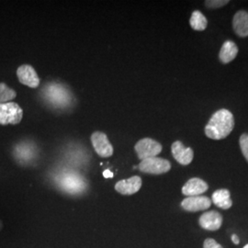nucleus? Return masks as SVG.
<instances>
[{
	"instance_id": "f03ea898",
	"label": "nucleus",
	"mask_w": 248,
	"mask_h": 248,
	"mask_svg": "<svg viewBox=\"0 0 248 248\" xmlns=\"http://www.w3.org/2000/svg\"><path fill=\"white\" fill-rule=\"evenodd\" d=\"M23 118V109L15 102H8L0 105V124H18Z\"/></svg>"
},
{
	"instance_id": "f3484780",
	"label": "nucleus",
	"mask_w": 248,
	"mask_h": 248,
	"mask_svg": "<svg viewBox=\"0 0 248 248\" xmlns=\"http://www.w3.org/2000/svg\"><path fill=\"white\" fill-rule=\"evenodd\" d=\"M16 97L17 93L14 89L9 88L5 83H0V105L11 102Z\"/></svg>"
},
{
	"instance_id": "4468645a",
	"label": "nucleus",
	"mask_w": 248,
	"mask_h": 248,
	"mask_svg": "<svg viewBox=\"0 0 248 248\" xmlns=\"http://www.w3.org/2000/svg\"><path fill=\"white\" fill-rule=\"evenodd\" d=\"M213 203L222 210H228L232 205L231 200L230 191L226 188H222L214 191L212 197Z\"/></svg>"
},
{
	"instance_id": "423d86ee",
	"label": "nucleus",
	"mask_w": 248,
	"mask_h": 248,
	"mask_svg": "<svg viewBox=\"0 0 248 248\" xmlns=\"http://www.w3.org/2000/svg\"><path fill=\"white\" fill-rule=\"evenodd\" d=\"M19 82L31 89H36L40 86V78L36 73L35 69L30 64H22L20 65L17 70Z\"/></svg>"
},
{
	"instance_id": "6e6552de",
	"label": "nucleus",
	"mask_w": 248,
	"mask_h": 248,
	"mask_svg": "<svg viewBox=\"0 0 248 248\" xmlns=\"http://www.w3.org/2000/svg\"><path fill=\"white\" fill-rule=\"evenodd\" d=\"M171 151L174 158L182 166L189 165L194 157L193 150L190 147H186L180 141L172 143Z\"/></svg>"
},
{
	"instance_id": "aec40b11",
	"label": "nucleus",
	"mask_w": 248,
	"mask_h": 248,
	"mask_svg": "<svg viewBox=\"0 0 248 248\" xmlns=\"http://www.w3.org/2000/svg\"><path fill=\"white\" fill-rule=\"evenodd\" d=\"M203 248H223L213 238H208L204 241Z\"/></svg>"
},
{
	"instance_id": "6ab92c4d",
	"label": "nucleus",
	"mask_w": 248,
	"mask_h": 248,
	"mask_svg": "<svg viewBox=\"0 0 248 248\" xmlns=\"http://www.w3.org/2000/svg\"><path fill=\"white\" fill-rule=\"evenodd\" d=\"M228 3H229L228 0H207V1H205L206 7L210 8V9H218V8L225 6Z\"/></svg>"
},
{
	"instance_id": "4be33fe9",
	"label": "nucleus",
	"mask_w": 248,
	"mask_h": 248,
	"mask_svg": "<svg viewBox=\"0 0 248 248\" xmlns=\"http://www.w3.org/2000/svg\"><path fill=\"white\" fill-rule=\"evenodd\" d=\"M103 175H104V177H113V174H112V173H111V172H110L109 170H105V171H104V174H103Z\"/></svg>"
},
{
	"instance_id": "7ed1b4c3",
	"label": "nucleus",
	"mask_w": 248,
	"mask_h": 248,
	"mask_svg": "<svg viewBox=\"0 0 248 248\" xmlns=\"http://www.w3.org/2000/svg\"><path fill=\"white\" fill-rule=\"evenodd\" d=\"M139 159L144 160L156 157L162 152V144L151 138H143L138 141L134 146Z\"/></svg>"
},
{
	"instance_id": "f257e3e1",
	"label": "nucleus",
	"mask_w": 248,
	"mask_h": 248,
	"mask_svg": "<svg viewBox=\"0 0 248 248\" xmlns=\"http://www.w3.org/2000/svg\"><path fill=\"white\" fill-rule=\"evenodd\" d=\"M234 120L232 112L226 108L216 111L205 127L207 137L213 140H222L226 138L233 130Z\"/></svg>"
},
{
	"instance_id": "9b49d317",
	"label": "nucleus",
	"mask_w": 248,
	"mask_h": 248,
	"mask_svg": "<svg viewBox=\"0 0 248 248\" xmlns=\"http://www.w3.org/2000/svg\"><path fill=\"white\" fill-rule=\"evenodd\" d=\"M199 222L202 228H203L205 230H219L222 224V214L216 211L206 212L200 217Z\"/></svg>"
},
{
	"instance_id": "5701e85b",
	"label": "nucleus",
	"mask_w": 248,
	"mask_h": 248,
	"mask_svg": "<svg viewBox=\"0 0 248 248\" xmlns=\"http://www.w3.org/2000/svg\"><path fill=\"white\" fill-rule=\"evenodd\" d=\"M3 226H4V225H3V222L0 220V232L3 229Z\"/></svg>"
},
{
	"instance_id": "412c9836",
	"label": "nucleus",
	"mask_w": 248,
	"mask_h": 248,
	"mask_svg": "<svg viewBox=\"0 0 248 248\" xmlns=\"http://www.w3.org/2000/svg\"><path fill=\"white\" fill-rule=\"evenodd\" d=\"M232 243H233L234 245H239V237H238L236 234H234V233L232 235Z\"/></svg>"
},
{
	"instance_id": "9d476101",
	"label": "nucleus",
	"mask_w": 248,
	"mask_h": 248,
	"mask_svg": "<svg viewBox=\"0 0 248 248\" xmlns=\"http://www.w3.org/2000/svg\"><path fill=\"white\" fill-rule=\"evenodd\" d=\"M59 183L63 190L74 194L79 193L86 187L85 181L78 175L76 174H67L66 176L62 177V179L59 181Z\"/></svg>"
},
{
	"instance_id": "f8f14e48",
	"label": "nucleus",
	"mask_w": 248,
	"mask_h": 248,
	"mask_svg": "<svg viewBox=\"0 0 248 248\" xmlns=\"http://www.w3.org/2000/svg\"><path fill=\"white\" fill-rule=\"evenodd\" d=\"M209 188L208 184L201 178L194 177L189 179L182 187V193L187 197L201 196Z\"/></svg>"
},
{
	"instance_id": "39448f33",
	"label": "nucleus",
	"mask_w": 248,
	"mask_h": 248,
	"mask_svg": "<svg viewBox=\"0 0 248 248\" xmlns=\"http://www.w3.org/2000/svg\"><path fill=\"white\" fill-rule=\"evenodd\" d=\"M91 142L99 156L106 158L113 155V146L109 142L106 133L99 131L92 133Z\"/></svg>"
},
{
	"instance_id": "1a4fd4ad",
	"label": "nucleus",
	"mask_w": 248,
	"mask_h": 248,
	"mask_svg": "<svg viewBox=\"0 0 248 248\" xmlns=\"http://www.w3.org/2000/svg\"><path fill=\"white\" fill-rule=\"evenodd\" d=\"M142 178L133 176L128 179L120 180L115 185L116 191L123 195H133L138 192L142 186Z\"/></svg>"
},
{
	"instance_id": "0eeeda50",
	"label": "nucleus",
	"mask_w": 248,
	"mask_h": 248,
	"mask_svg": "<svg viewBox=\"0 0 248 248\" xmlns=\"http://www.w3.org/2000/svg\"><path fill=\"white\" fill-rule=\"evenodd\" d=\"M212 205V201L206 196H194L186 197L182 201L181 207L186 212H201L208 210Z\"/></svg>"
},
{
	"instance_id": "ddd939ff",
	"label": "nucleus",
	"mask_w": 248,
	"mask_h": 248,
	"mask_svg": "<svg viewBox=\"0 0 248 248\" xmlns=\"http://www.w3.org/2000/svg\"><path fill=\"white\" fill-rule=\"evenodd\" d=\"M232 28L240 37L248 36V13L245 10L238 11L232 18Z\"/></svg>"
},
{
	"instance_id": "dca6fc26",
	"label": "nucleus",
	"mask_w": 248,
	"mask_h": 248,
	"mask_svg": "<svg viewBox=\"0 0 248 248\" xmlns=\"http://www.w3.org/2000/svg\"><path fill=\"white\" fill-rule=\"evenodd\" d=\"M189 23L193 30L199 31H204L208 25L207 18H205L203 14L199 10L193 11L190 20H189Z\"/></svg>"
},
{
	"instance_id": "b1692460",
	"label": "nucleus",
	"mask_w": 248,
	"mask_h": 248,
	"mask_svg": "<svg viewBox=\"0 0 248 248\" xmlns=\"http://www.w3.org/2000/svg\"><path fill=\"white\" fill-rule=\"evenodd\" d=\"M243 248H248V245H246V246H245V247H244Z\"/></svg>"
},
{
	"instance_id": "20e7f679",
	"label": "nucleus",
	"mask_w": 248,
	"mask_h": 248,
	"mask_svg": "<svg viewBox=\"0 0 248 248\" xmlns=\"http://www.w3.org/2000/svg\"><path fill=\"white\" fill-rule=\"evenodd\" d=\"M139 169L143 173L153 174V175H161L168 173L171 169V164L169 160L164 159L161 157H151L142 160L139 164Z\"/></svg>"
},
{
	"instance_id": "2eb2a0df",
	"label": "nucleus",
	"mask_w": 248,
	"mask_h": 248,
	"mask_svg": "<svg viewBox=\"0 0 248 248\" xmlns=\"http://www.w3.org/2000/svg\"><path fill=\"white\" fill-rule=\"evenodd\" d=\"M238 53V47L233 42L226 41L222 45L219 53V58L223 63L232 62Z\"/></svg>"
},
{
	"instance_id": "a211bd4d",
	"label": "nucleus",
	"mask_w": 248,
	"mask_h": 248,
	"mask_svg": "<svg viewBox=\"0 0 248 248\" xmlns=\"http://www.w3.org/2000/svg\"><path fill=\"white\" fill-rule=\"evenodd\" d=\"M240 148L245 156V158L248 162V134L245 133L241 135L239 140Z\"/></svg>"
}]
</instances>
